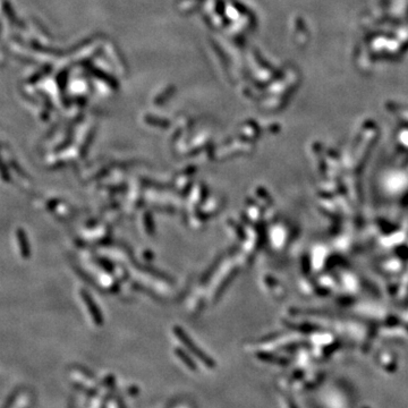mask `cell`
Segmentation results:
<instances>
[{
	"mask_svg": "<svg viewBox=\"0 0 408 408\" xmlns=\"http://www.w3.org/2000/svg\"><path fill=\"white\" fill-rule=\"evenodd\" d=\"M16 239H17V243H18L20 256H22L25 260L30 259L31 246H30V241H28L26 232L24 231V229L18 228L17 230H16Z\"/></svg>",
	"mask_w": 408,
	"mask_h": 408,
	"instance_id": "cell-3",
	"label": "cell"
},
{
	"mask_svg": "<svg viewBox=\"0 0 408 408\" xmlns=\"http://www.w3.org/2000/svg\"><path fill=\"white\" fill-rule=\"evenodd\" d=\"M80 296L83 299V303L85 304L87 312L90 313L94 324H97V326H102L103 315H102L101 311H100L97 304H95V302L93 301L92 296H91V295L87 293V290H85V289H81L80 290Z\"/></svg>",
	"mask_w": 408,
	"mask_h": 408,
	"instance_id": "cell-2",
	"label": "cell"
},
{
	"mask_svg": "<svg viewBox=\"0 0 408 408\" xmlns=\"http://www.w3.org/2000/svg\"><path fill=\"white\" fill-rule=\"evenodd\" d=\"M175 354H176V356L180 359L183 363L185 364V366H187L190 370H193V371H197V364L194 363V361L192 357L190 355H187V353L185 351H183L182 348H176L175 349Z\"/></svg>",
	"mask_w": 408,
	"mask_h": 408,
	"instance_id": "cell-4",
	"label": "cell"
},
{
	"mask_svg": "<svg viewBox=\"0 0 408 408\" xmlns=\"http://www.w3.org/2000/svg\"><path fill=\"white\" fill-rule=\"evenodd\" d=\"M175 336L177 337V339L181 341V343L184 345V346L189 349V351L198 357V359L202 362V363L206 366V368H213L214 362L211 359L210 356H207L205 353H204L201 348L197 347V344L194 343L192 338H190V336L186 334V332L183 330L181 327L175 326L173 329Z\"/></svg>",
	"mask_w": 408,
	"mask_h": 408,
	"instance_id": "cell-1",
	"label": "cell"
},
{
	"mask_svg": "<svg viewBox=\"0 0 408 408\" xmlns=\"http://www.w3.org/2000/svg\"><path fill=\"white\" fill-rule=\"evenodd\" d=\"M143 222H144V228H145V230H147L148 234L150 236L155 234V231H156L155 222H153V218L149 211H147L143 214Z\"/></svg>",
	"mask_w": 408,
	"mask_h": 408,
	"instance_id": "cell-5",
	"label": "cell"
}]
</instances>
